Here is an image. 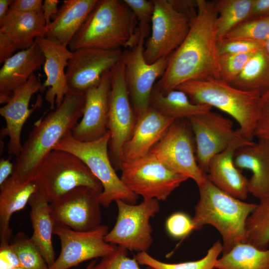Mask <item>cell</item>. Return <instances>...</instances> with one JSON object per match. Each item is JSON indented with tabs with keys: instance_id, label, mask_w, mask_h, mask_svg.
<instances>
[{
	"instance_id": "6da1fadb",
	"label": "cell",
	"mask_w": 269,
	"mask_h": 269,
	"mask_svg": "<svg viewBox=\"0 0 269 269\" xmlns=\"http://www.w3.org/2000/svg\"><path fill=\"white\" fill-rule=\"evenodd\" d=\"M217 16L213 1L197 0L196 16L182 44L170 56L156 89L166 93L190 80H221Z\"/></svg>"
},
{
	"instance_id": "7a4b0ae2",
	"label": "cell",
	"mask_w": 269,
	"mask_h": 269,
	"mask_svg": "<svg viewBox=\"0 0 269 269\" xmlns=\"http://www.w3.org/2000/svg\"><path fill=\"white\" fill-rule=\"evenodd\" d=\"M85 104L84 92L70 89L59 106L38 120L16 156L11 176L21 182L32 181L44 158L82 117Z\"/></svg>"
},
{
	"instance_id": "3957f363",
	"label": "cell",
	"mask_w": 269,
	"mask_h": 269,
	"mask_svg": "<svg viewBox=\"0 0 269 269\" xmlns=\"http://www.w3.org/2000/svg\"><path fill=\"white\" fill-rule=\"evenodd\" d=\"M136 19L124 0H98L68 45L74 51L86 47L102 49L131 48L139 39Z\"/></svg>"
},
{
	"instance_id": "277c9868",
	"label": "cell",
	"mask_w": 269,
	"mask_h": 269,
	"mask_svg": "<svg viewBox=\"0 0 269 269\" xmlns=\"http://www.w3.org/2000/svg\"><path fill=\"white\" fill-rule=\"evenodd\" d=\"M198 187L199 199L192 218L195 230L206 225L214 227L223 239V254L246 242L247 220L257 204L245 202L221 190L207 175Z\"/></svg>"
},
{
	"instance_id": "5b68a950",
	"label": "cell",
	"mask_w": 269,
	"mask_h": 269,
	"mask_svg": "<svg viewBox=\"0 0 269 269\" xmlns=\"http://www.w3.org/2000/svg\"><path fill=\"white\" fill-rule=\"evenodd\" d=\"M176 89L185 93L194 103L215 107L238 123L239 133L253 141L260 95L237 89L220 80H190Z\"/></svg>"
},
{
	"instance_id": "8992f818",
	"label": "cell",
	"mask_w": 269,
	"mask_h": 269,
	"mask_svg": "<svg viewBox=\"0 0 269 269\" xmlns=\"http://www.w3.org/2000/svg\"><path fill=\"white\" fill-rule=\"evenodd\" d=\"M110 137L108 131L99 139L83 142L75 139L71 132L56 144L54 149L71 153L87 165L103 186L100 196L102 206L108 208L112 202L117 200L135 204L139 196L125 185L116 174L111 161L108 150Z\"/></svg>"
},
{
	"instance_id": "52a82bcc",
	"label": "cell",
	"mask_w": 269,
	"mask_h": 269,
	"mask_svg": "<svg viewBox=\"0 0 269 269\" xmlns=\"http://www.w3.org/2000/svg\"><path fill=\"white\" fill-rule=\"evenodd\" d=\"M32 181L50 203L69 191L88 187L102 192L101 182L78 157L53 149L39 165Z\"/></svg>"
},
{
	"instance_id": "ba28073f",
	"label": "cell",
	"mask_w": 269,
	"mask_h": 269,
	"mask_svg": "<svg viewBox=\"0 0 269 269\" xmlns=\"http://www.w3.org/2000/svg\"><path fill=\"white\" fill-rule=\"evenodd\" d=\"M120 178L132 192L143 199L164 201L189 178L175 171L150 153L123 162Z\"/></svg>"
},
{
	"instance_id": "9c48e42d",
	"label": "cell",
	"mask_w": 269,
	"mask_h": 269,
	"mask_svg": "<svg viewBox=\"0 0 269 269\" xmlns=\"http://www.w3.org/2000/svg\"><path fill=\"white\" fill-rule=\"evenodd\" d=\"M118 216L112 229L105 237V241L128 250L138 253L147 252L153 239L150 220L159 211L158 200L143 199L138 204L116 201Z\"/></svg>"
},
{
	"instance_id": "30bf717a",
	"label": "cell",
	"mask_w": 269,
	"mask_h": 269,
	"mask_svg": "<svg viewBox=\"0 0 269 269\" xmlns=\"http://www.w3.org/2000/svg\"><path fill=\"white\" fill-rule=\"evenodd\" d=\"M194 135L195 157L199 167L207 174L210 160L227 148H239L254 142L233 129L232 121L211 111L188 119Z\"/></svg>"
},
{
	"instance_id": "8fae6325",
	"label": "cell",
	"mask_w": 269,
	"mask_h": 269,
	"mask_svg": "<svg viewBox=\"0 0 269 269\" xmlns=\"http://www.w3.org/2000/svg\"><path fill=\"white\" fill-rule=\"evenodd\" d=\"M111 91L107 125L110 133L109 155L116 170L123 163V150L134 131L136 117L132 107L122 60L110 71Z\"/></svg>"
},
{
	"instance_id": "7c38bea8",
	"label": "cell",
	"mask_w": 269,
	"mask_h": 269,
	"mask_svg": "<svg viewBox=\"0 0 269 269\" xmlns=\"http://www.w3.org/2000/svg\"><path fill=\"white\" fill-rule=\"evenodd\" d=\"M149 153L197 186L206 177L196 159L195 140L188 119L175 120Z\"/></svg>"
},
{
	"instance_id": "4fadbf2b",
	"label": "cell",
	"mask_w": 269,
	"mask_h": 269,
	"mask_svg": "<svg viewBox=\"0 0 269 269\" xmlns=\"http://www.w3.org/2000/svg\"><path fill=\"white\" fill-rule=\"evenodd\" d=\"M153 1L151 32L143 50L144 58L149 64L170 56L185 39L192 22L176 10L169 0Z\"/></svg>"
},
{
	"instance_id": "5bb4252c",
	"label": "cell",
	"mask_w": 269,
	"mask_h": 269,
	"mask_svg": "<svg viewBox=\"0 0 269 269\" xmlns=\"http://www.w3.org/2000/svg\"><path fill=\"white\" fill-rule=\"evenodd\" d=\"M144 39L140 35L134 45L123 51L121 59L129 95L136 118L149 108L154 83L164 73L170 57L153 63H147L143 56Z\"/></svg>"
},
{
	"instance_id": "9a60e30c",
	"label": "cell",
	"mask_w": 269,
	"mask_h": 269,
	"mask_svg": "<svg viewBox=\"0 0 269 269\" xmlns=\"http://www.w3.org/2000/svg\"><path fill=\"white\" fill-rule=\"evenodd\" d=\"M108 230V227L104 225L91 231H77L54 224L53 233L59 238L61 251L48 269H68L84 261L103 258L111 254L116 246L105 241Z\"/></svg>"
},
{
	"instance_id": "2e32d148",
	"label": "cell",
	"mask_w": 269,
	"mask_h": 269,
	"mask_svg": "<svg viewBox=\"0 0 269 269\" xmlns=\"http://www.w3.org/2000/svg\"><path fill=\"white\" fill-rule=\"evenodd\" d=\"M101 193L90 187H79L50 203V213L54 224L77 231H88L100 227Z\"/></svg>"
},
{
	"instance_id": "e0dca14e",
	"label": "cell",
	"mask_w": 269,
	"mask_h": 269,
	"mask_svg": "<svg viewBox=\"0 0 269 269\" xmlns=\"http://www.w3.org/2000/svg\"><path fill=\"white\" fill-rule=\"evenodd\" d=\"M121 49L106 50L93 47L73 51L66 69L70 89L84 92L97 85L103 74L121 60Z\"/></svg>"
},
{
	"instance_id": "ac0fdd59",
	"label": "cell",
	"mask_w": 269,
	"mask_h": 269,
	"mask_svg": "<svg viewBox=\"0 0 269 269\" xmlns=\"http://www.w3.org/2000/svg\"><path fill=\"white\" fill-rule=\"evenodd\" d=\"M41 86L39 78L34 74L14 90L8 101L0 108V114L5 122L0 136L8 137L7 149L10 155H19L22 147L20 138L23 127L32 113L41 105V99L38 97L34 105L29 108L32 96L40 91Z\"/></svg>"
},
{
	"instance_id": "d6986e66",
	"label": "cell",
	"mask_w": 269,
	"mask_h": 269,
	"mask_svg": "<svg viewBox=\"0 0 269 269\" xmlns=\"http://www.w3.org/2000/svg\"><path fill=\"white\" fill-rule=\"evenodd\" d=\"M110 71L102 75L99 83L84 92L85 107L81 120L71 132L76 140L87 142L100 138L108 131L111 83Z\"/></svg>"
},
{
	"instance_id": "ffe728a7",
	"label": "cell",
	"mask_w": 269,
	"mask_h": 269,
	"mask_svg": "<svg viewBox=\"0 0 269 269\" xmlns=\"http://www.w3.org/2000/svg\"><path fill=\"white\" fill-rule=\"evenodd\" d=\"M35 41L41 49L44 58L43 71L46 78L42 84L41 92L46 88L45 99L52 110L59 106L70 89L68 86L66 69L73 52L60 43L46 37H37Z\"/></svg>"
},
{
	"instance_id": "44dd1931",
	"label": "cell",
	"mask_w": 269,
	"mask_h": 269,
	"mask_svg": "<svg viewBox=\"0 0 269 269\" xmlns=\"http://www.w3.org/2000/svg\"><path fill=\"white\" fill-rule=\"evenodd\" d=\"M175 120L150 106L136 118L133 133L123 150V162L149 153Z\"/></svg>"
},
{
	"instance_id": "7402d4cb",
	"label": "cell",
	"mask_w": 269,
	"mask_h": 269,
	"mask_svg": "<svg viewBox=\"0 0 269 269\" xmlns=\"http://www.w3.org/2000/svg\"><path fill=\"white\" fill-rule=\"evenodd\" d=\"M44 62L43 53L36 42L6 60L0 70V104H5L14 90L26 82Z\"/></svg>"
},
{
	"instance_id": "603a6c76",
	"label": "cell",
	"mask_w": 269,
	"mask_h": 269,
	"mask_svg": "<svg viewBox=\"0 0 269 269\" xmlns=\"http://www.w3.org/2000/svg\"><path fill=\"white\" fill-rule=\"evenodd\" d=\"M234 161L240 169L250 170L249 192L259 200L269 195V141L259 138L257 142L241 147L235 152Z\"/></svg>"
},
{
	"instance_id": "cb8c5ba5",
	"label": "cell",
	"mask_w": 269,
	"mask_h": 269,
	"mask_svg": "<svg viewBox=\"0 0 269 269\" xmlns=\"http://www.w3.org/2000/svg\"><path fill=\"white\" fill-rule=\"evenodd\" d=\"M98 0H63L53 20L45 27V37L68 46Z\"/></svg>"
},
{
	"instance_id": "d4e9b609",
	"label": "cell",
	"mask_w": 269,
	"mask_h": 269,
	"mask_svg": "<svg viewBox=\"0 0 269 269\" xmlns=\"http://www.w3.org/2000/svg\"><path fill=\"white\" fill-rule=\"evenodd\" d=\"M237 148L231 147L210 160L207 176L217 188L243 200L248 197L249 179L235 165L234 156Z\"/></svg>"
},
{
	"instance_id": "484cf974",
	"label": "cell",
	"mask_w": 269,
	"mask_h": 269,
	"mask_svg": "<svg viewBox=\"0 0 269 269\" xmlns=\"http://www.w3.org/2000/svg\"><path fill=\"white\" fill-rule=\"evenodd\" d=\"M45 27L43 11L22 12L9 9L0 20V32L8 36L21 50L30 47L36 38L45 37Z\"/></svg>"
},
{
	"instance_id": "4316f807",
	"label": "cell",
	"mask_w": 269,
	"mask_h": 269,
	"mask_svg": "<svg viewBox=\"0 0 269 269\" xmlns=\"http://www.w3.org/2000/svg\"><path fill=\"white\" fill-rule=\"evenodd\" d=\"M0 188V245H3L9 244L12 235L9 226L11 216L25 207L37 189L33 181L21 182L11 176Z\"/></svg>"
},
{
	"instance_id": "83f0119b",
	"label": "cell",
	"mask_w": 269,
	"mask_h": 269,
	"mask_svg": "<svg viewBox=\"0 0 269 269\" xmlns=\"http://www.w3.org/2000/svg\"><path fill=\"white\" fill-rule=\"evenodd\" d=\"M28 204L31 207L30 218L33 228L30 239L39 249L49 268L56 260L52 243L54 223L51 216L50 203L37 191L31 196Z\"/></svg>"
},
{
	"instance_id": "f1b7e54d",
	"label": "cell",
	"mask_w": 269,
	"mask_h": 269,
	"mask_svg": "<svg viewBox=\"0 0 269 269\" xmlns=\"http://www.w3.org/2000/svg\"><path fill=\"white\" fill-rule=\"evenodd\" d=\"M150 106L163 115L175 120L188 119L211 111L212 107L193 103L184 92L175 89L163 93L154 87Z\"/></svg>"
},
{
	"instance_id": "f546056e",
	"label": "cell",
	"mask_w": 269,
	"mask_h": 269,
	"mask_svg": "<svg viewBox=\"0 0 269 269\" xmlns=\"http://www.w3.org/2000/svg\"><path fill=\"white\" fill-rule=\"evenodd\" d=\"M214 269H269V248L260 249L244 242L223 254Z\"/></svg>"
},
{
	"instance_id": "4dcf8cb0",
	"label": "cell",
	"mask_w": 269,
	"mask_h": 269,
	"mask_svg": "<svg viewBox=\"0 0 269 269\" xmlns=\"http://www.w3.org/2000/svg\"><path fill=\"white\" fill-rule=\"evenodd\" d=\"M241 90L260 95L269 89V56L264 48L254 53L236 79L230 84Z\"/></svg>"
},
{
	"instance_id": "1f68e13d",
	"label": "cell",
	"mask_w": 269,
	"mask_h": 269,
	"mask_svg": "<svg viewBox=\"0 0 269 269\" xmlns=\"http://www.w3.org/2000/svg\"><path fill=\"white\" fill-rule=\"evenodd\" d=\"M213 2L217 14L216 26L218 39L250 18L253 0H217Z\"/></svg>"
},
{
	"instance_id": "d6a6232c",
	"label": "cell",
	"mask_w": 269,
	"mask_h": 269,
	"mask_svg": "<svg viewBox=\"0 0 269 269\" xmlns=\"http://www.w3.org/2000/svg\"><path fill=\"white\" fill-rule=\"evenodd\" d=\"M246 242L261 249L269 245V195L260 199V203L247 219Z\"/></svg>"
},
{
	"instance_id": "836d02e7",
	"label": "cell",
	"mask_w": 269,
	"mask_h": 269,
	"mask_svg": "<svg viewBox=\"0 0 269 269\" xmlns=\"http://www.w3.org/2000/svg\"><path fill=\"white\" fill-rule=\"evenodd\" d=\"M222 251V243L218 240L208 250L203 258L195 261L166 263L153 258L146 252L138 253L134 257L139 264L147 266L153 269H214L219 256Z\"/></svg>"
},
{
	"instance_id": "e575fe53",
	"label": "cell",
	"mask_w": 269,
	"mask_h": 269,
	"mask_svg": "<svg viewBox=\"0 0 269 269\" xmlns=\"http://www.w3.org/2000/svg\"><path fill=\"white\" fill-rule=\"evenodd\" d=\"M10 244L18 256L20 267L26 269H48L39 249L24 233L17 234Z\"/></svg>"
},
{
	"instance_id": "d590c367",
	"label": "cell",
	"mask_w": 269,
	"mask_h": 269,
	"mask_svg": "<svg viewBox=\"0 0 269 269\" xmlns=\"http://www.w3.org/2000/svg\"><path fill=\"white\" fill-rule=\"evenodd\" d=\"M269 36V17H261L247 19L223 38L243 39L264 43Z\"/></svg>"
},
{
	"instance_id": "8d00e7d4",
	"label": "cell",
	"mask_w": 269,
	"mask_h": 269,
	"mask_svg": "<svg viewBox=\"0 0 269 269\" xmlns=\"http://www.w3.org/2000/svg\"><path fill=\"white\" fill-rule=\"evenodd\" d=\"M255 52L220 55L219 65L220 80L231 84L240 74L248 61Z\"/></svg>"
},
{
	"instance_id": "74e56055",
	"label": "cell",
	"mask_w": 269,
	"mask_h": 269,
	"mask_svg": "<svg viewBox=\"0 0 269 269\" xmlns=\"http://www.w3.org/2000/svg\"><path fill=\"white\" fill-rule=\"evenodd\" d=\"M90 269H140L139 263L134 257L128 256V250L118 246L111 254L103 258L98 264L94 260L90 263ZM147 269H153L148 267Z\"/></svg>"
},
{
	"instance_id": "f35d334b",
	"label": "cell",
	"mask_w": 269,
	"mask_h": 269,
	"mask_svg": "<svg viewBox=\"0 0 269 269\" xmlns=\"http://www.w3.org/2000/svg\"><path fill=\"white\" fill-rule=\"evenodd\" d=\"M125 3L133 12L138 21V30L140 36L145 38L149 34V23L154 11L153 0H124Z\"/></svg>"
},
{
	"instance_id": "ab89813d",
	"label": "cell",
	"mask_w": 269,
	"mask_h": 269,
	"mask_svg": "<svg viewBox=\"0 0 269 269\" xmlns=\"http://www.w3.org/2000/svg\"><path fill=\"white\" fill-rule=\"evenodd\" d=\"M263 48V43L252 40L225 38L217 40V49L219 55L254 52Z\"/></svg>"
},
{
	"instance_id": "60d3db41",
	"label": "cell",
	"mask_w": 269,
	"mask_h": 269,
	"mask_svg": "<svg viewBox=\"0 0 269 269\" xmlns=\"http://www.w3.org/2000/svg\"><path fill=\"white\" fill-rule=\"evenodd\" d=\"M165 226L168 234L176 239L185 238L195 230L192 218L181 212L171 214L166 220Z\"/></svg>"
},
{
	"instance_id": "b9f144b4",
	"label": "cell",
	"mask_w": 269,
	"mask_h": 269,
	"mask_svg": "<svg viewBox=\"0 0 269 269\" xmlns=\"http://www.w3.org/2000/svg\"><path fill=\"white\" fill-rule=\"evenodd\" d=\"M269 136V89L260 95L255 136L259 138Z\"/></svg>"
},
{
	"instance_id": "7bdbcfd3",
	"label": "cell",
	"mask_w": 269,
	"mask_h": 269,
	"mask_svg": "<svg viewBox=\"0 0 269 269\" xmlns=\"http://www.w3.org/2000/svg\"><path fill=\"white\" fill-rule=\"evenodd\" d=\"M19 267V259L10 244L0 245V269H14Z\"/></svg>"
},
{
	"instance_id": "ee69618b",
	"label": "cell",
	"mask_w": 269,
	"mask_h": 269,
	"mask_svg": "<svg viewBox=\"0 0 269 269\" xmlns=\"http://www.w3.org/2000/svg\"><path fill=\"white\" fill-rule=\"evenodd\" d=\"M42 0H15L9 9L22 12L40 13L42 12Z\"/></svg>"
},
{
	"instance_id": "f6af8a7d",
	"label": "cell",
	"mask_w": 269,
	"mask_h": 269,
	"mask_svg": "<svg viewBox=\"0 0 269 269\" xmlns=\"http://www.w3.org/2000/svg\"><path fill=\"white\" fill-rule=\"evenodd\" d=\"M173 6L178 11L187 15L192 21L197 12V0H169Z\"/></svg>"
},
{
	"instance_id": "bcb514c9",
	"label": "cell",
	"mask_w": 269,
	"mask_h": 269,
	"mask_svg": "<svg viewBox=\"0 0 269 269\" xmlns=\"http://www.w3.org/2000/svg\"><path fill=\"white\" fill-rule=\"evenodd\" d=\"M18 49L14 43L6 35L0 32V63H3Z\"/></svg>"
},
{
	"instance_id": "7dc6e473",
	"label": "cell",
	"mask_w": 269,
	"mask_h": 269,
	"mask_svg": "<svg viewBox=\"0 0 269 269\" xmlns=\"http://www.w3.org/2000/svg\"><path fill=\"white\" fill-rule=\"evenodd\" d=\"M261 17H269V0H253L250 18Z\"/></svg>"
},
{
	"instance_id": "c3c4849f",
	"label": "cell",
	"mask_w": 269,
	"mask_h": 269,
	"mask_svg": "<svg viewBox=\"0 0 269 269\" xmlns=\"http://www.w3.org/2000/svg\"><path fill=\"white\" fill-rule=\"evenodd\" d=\"M60 2L58 0H44L42 4V11L46 22V26L50 22V18L58 11V5Z\"/></svg>"
},
{
	"instance_id": "681fc988",
	"label": "cell",
	"mask_w": 269,
	"mask_h": 269,
	"mask_svg": "<svg viewBox=\"0 0 269 269\" xmlns=\"http://www.w3.org/2000/svg\"><path fill=\"white\" fill-rule=\"evenodd\" d=\"M14 164L9 159L1 158L0 160V185L3 183L13 173Z\"/></svg>"
},
{
	"instance_id": "f907efd6",
	"label": "cell",
	"mask_w": 269,
	"mask_h": 269,
	"mask_svg": "<svg viewBox=\"0 0 269 269\" xmlns=\"http://www.w3.org/2000/svg\"><path fill=\"white\" fill-rule=\"evenodd\" d=\"M12 0H0V20L7 14Z\"/></svg>"
},
{
	"instance_id": "816d5d0a",
	"label": "cell",
	"mask_w": 269,
	"mask_h": 269,
	"mask_svg": "<svg viewBox=\"0 0 269 269\" xmlns=\"http://www.w3.org/2000/svg\"><path fill=\"white\" fill-rule=\"evenodd\" d=\"M263 45H264V49L265 50L266 52L267 53V54L269 56V36L268 37L266 40L264 41L263 43Z\"/></svg>"
},
{
	"instance_id": "f5cc1de1",
	"label": "cell",
	"mask_w": 269,
	"mask_h": 269,
	"mask_svg": "<svg viewBox=\"0 0 269 269\" xmlns=\"http://www.w3.org/2000/svg\"><path fill=\"white\" fill-rule=\"evenodd\" d=\"M14 269H25V268H23L22 267H17V268H15Z\"/></svg>"
},
{
	"instance_id": "db71d44e",
	"label": "cell",
	"mask_w": 269,
	"mask_h": 269,
	"mask_svg": "<svg viewBox=\"0 0 269 269\" xmlns=\"http://www.w3.org/2000/svg\"><path fill=\"white\" fill-rule=\"evenodd\" d=\"M85 269H90V264H89V265L87 267V268Z\"/></svg>"
},
{
	"instance_id": "11a10c76",
	"label": "cell",
	"mask_w": 269,
	"mask_h": 269,
	"mask_svg": "<svg viewBox=\"0 0 269 269\" xmlns=\"http://www.w3.org/2000/svg\"><path fill=\"white\" fill-rule=\"evenodd\" d=\"M264 138L266 139H267V140H268L269 141V136L266 137V138Z\"/></svg>"
}]
</instances>
